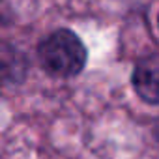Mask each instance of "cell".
Returning a JSON list of instances; mask_svg holds the SVG:
<instances>
[{
    "label": "cell",
    "mask_w": 159,
    "mask_h": 159,
    "mask_svg": "<svg viewBox=\"0 0 159 159\" xmlns=\"http://www.w3.org/2000/svg\"><path fill=\"white\" fill-rule=\"evenodd\" d=\"M38 56L43 69L54 77H75L86 66V47L75 32L67 28L54 30L38 47Z\"/></svg>",
    "instance_id": "obj_1"
},
{
    "label": "cell",
    "mask_w": 159,
    "mask_h": 159,
    "mask_svg": "<svg viewBox=\"0 0 159 159\" xmlns=\"http://www.w3.org/2000/svg\"><path fill=\"white\" fill-rule=\"evenodd\" d=\"M131 83L142 101L159 105V52L148 54L137 62Z\"/></svg>",
    "instance_id": "obj_2"
},
{
    "label": "cell",
    "mask_w": 159,
    "mask_h": 159,
    "mask_svg": "<svg viewBox=\"0 0 159 159\" xmlns=\"http://www.w3.org/2000/svg\"><path fill=\"white\" fill-rule=\"evenodd\" d=\"M155 139H157V142H159V124L155 125Z\"/></svg>",
    "instance_id": "obj_3"
}]
</instances>
